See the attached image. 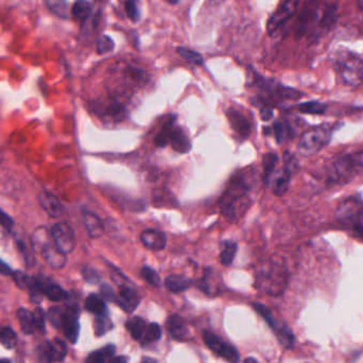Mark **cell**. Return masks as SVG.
Instances as JSON below:
<instances>
[{
	"label": "cell",
	"mask_w": 363,
	"mask_h": 363,
	"mask_svg": "<svg viewBox=\"0 0 363 363\" xmlns=\"http://www.w3.org/2000/svg\"><path fill=\"white\" fill-rule=\"evenodd\" d=\"M47 7L59 18L67 20L70 18V7L67 0H45Z\"/></svg>",
	"instance_id": "obj_32"
},
{
	"label": "cell",
	"mask_w": 363,
	"mask_h": 363,
	"mask_svg": "<svg viewBox=\"0 0 363 363\" xmlns=\"http://www.w3.org/2000/svg\"><path fill=\"white\" fill-rule=\"evenodd\" d=\"M170 5H178L180 3V0H167Z\"/></svg>",
	"instance_id": "obj_55"
},
{
	"label": "cell",
	"mask_w": 363,
	"mask_h": 363,
	"mask_svg": "<svg viewBox=\"0 0 363 363\" xmlns=\"http://www.w3.org/2000/svg\"><path fill=\"white\" fill-rule=\"evenodd\" d=\"M16 314H18V319L20 321L22 333H26V335H32L37 331L32 312H30L28 309L20 308L18 309Z\"/></svg>",
	"instance_id": "obj_29"
},
{
	"label": "cell",
	"mask_w": 363,
	"mask_h": 363,
	"mask_svg": "<svg viewBox=\"0 0 363 363\" xmlns=\"http://www.w3.org/2000/svg\"><path fill=\"white\" fill-rule=\"evenodd\" d=\"M116 348L113 344L105 346V348H100V350L93 352L92 354L87 357V362L91 363H103L107 361H111V359L115 356Z\"/></svg>",
	"instance_id": "obj_28"
},
{
	"label": "cell",
	"mask_w": 363,
	"mask_h": 363,
	"mask_svg": "<svg viewBox=\"0 0 363 363\" xmlns=\"http://www.w3.org/2000/svg\"><path fill=\"white\" fill-rule=\"evenodd\" d=\"M83 276H84L85 280L91 282V284H96V282H98L99 280H100L98 273L92 269H83Z\"/></svg>",
	"instance_id": "obj_49"
},
{
	"label": "cell",
	"mask_w": 363,
	"mask_h": 363,
	"mask_svg": "<svg viewBox=\"0 0 363 363\" xmlns=\"http://www.w3.org/2000/svg\"><path fill=\"white\" fill-rule=\"evenodd\" d=\"M68 348L65 342L61 339L47 341L39 346V359L47 362H60L65 360Z\"/></svg>",
	"instance_id": "obj_14"
},
{
	"label": "cell",
	"mask_w": 363,
	"mask_h": 363,
	"mask_svg": "<svg viewBox=\"0 0 363 363\" xmlns=\"http://www.w3.org/2000/svg\"><path fill=\"white\" fill-rule=\"evenodd\" d=\"M288 271L285 263L272 258L261 267L257 276L259 289L272 296L284 293L288 284Z\"/></svg>",
	"instance_id": "obj_2"
},
{
	"label": "cell",
	"mask_w": 363,
	"mask_h": 363,
	"mask_svg": "<svg viewBox=\"0 0 363 363\" xmlns=\"http://www.w3.org/2000/svg\"><path fill=\"white\" fill-rule=\"evenodd\" d=\"M115 49V43L109 35H103L97 42V53L100 55L111 53Z\"/></svg>",
	"instance_id": "obj_41"
},
{
	"label": "cell",
	"mask_w": 363,
	"mask_h": 363,
	"mask_svg": "<svg viewBox=\"0 0 363 363\" xmlns=\"http://www.w3.org/2000/svg\"><path fill=\"white\" fill-rule=\"evenodd\" d=\"M273 132H275L277 142L283 143L290 134L289 126L279 120V122H275L273 125Z\"/></svg>",
	"instance_id": "obj_43"
},
{
	"label": "cell",
	"mask_w": 363,
	"mask_h": 363,
	"mask_svg": "<svg viewBox=\"0 0 363 363\" xmlns=\"http://www.w3.org/2000/svg\"><path fill=\"white\" fill-rule=\"evenodd\" d=\"M236 254H237V244L232 241H224L222 246L221 254H220V260L225 267H230L234 262Z\"/></svg>",
	"instance_id": "obj_30"
},
{
	"label": "cell",
	"mask_w": 363,
	"mask_h": 363,
	"mask_svg": "<svg viewBox=\"0 0 363 363\" xmlns=\"http://www.w3.org/2000/svg\"><path fill=\"white\" fill-rule=\"evenodd\" d=\"M298 6H300V0H285L268 20V33L273 34L279 31L288 20L296 15Z\"/></svg>",
	"instance_id": "obj_10"
},
{
	"label": "cell",
	"mask_w": 363,
	"mask_h": 363,
	"mask_svg": "<svg viewBox=\"0 0 363 363\" xmlns=\"http://www.w3.org/2000/svg\"><path fill=\"white\" fill-rule=\"evenodd\" d=\"M335 217L341 227L363 240V201L361 199L350 197L340 203Z\"/></svg>",
	"instance_id": "obj_4"
},
{
	"label": "cell",
	"mask_w": 363,
	"mask_h": 363,
	"mask_svg": "<svg viewBox=\"0 0 363 363\" xmlns=\"http://www.w3.org/2000/svg\"><path fill=\"white\" fill-rule=\"evenodd\" d=\"M85 309L96 315L107 313V307L105 298L98 294H91L85 300Z\"/></svg>",
	"instance_id": "obj_27"
},
{
	"label": "cell",
	"mask_w": 363,
	"mask_h": 363,
	"mask_svg": "<svg viewBox=\"0 0 363 363\" xmlns=\"http://www.w3.org/2000/svg\"><path fill=\"white\" fill-rule=\"evenodd\" d=\"M0 343L8 350H13L18 343V336L11 327L0 329Z\"/></svg>",
	"instance_id": "obj_37"
},
{
	"label": "cell",
	"mask_w": 363,
	"mask_h": 363,
	"mask_svg": "<svg viewBox=\"0 0 363 363\" xmlns=\"http://www.w3.org/2000/svg\"><path fill=\"white\" fill-rule=\"evenodd\" d=\"M334 63L345 86L359 88L363 84V60L360 56L348 51H336Z\"/></svg>",
	"instance_id": "obj_3"
},
{
	"label": "cell",
	"mask_w": 363,
	"mask_h": 363,
	"mask_svg": "<svg viewBox=\"0 0 363 363\" xmlns=\"http://www.w3.org/2000/svg\"><path fill=\"white\" fill-rule=\"evenodd\" d=\"M126 15L133 22H138L140 18V11H138V0H126Z\"/></svg>",
	"instance_id": "obj_45"
},
{
	"label": "cell",
	"mask_w": 363,
	"mask_h": 363,
	"mask_svg": "<svg viewBox=\"0 0 363 363\" xmlns=\"http://www.w3.org/2000/svg\"><path fill=\"white\" fill-rule=\"evenodd\" d=\"M12 277H13L14 282H15L18 287L20 288V289H27V288H28L31 277H29V276L27 275V274H25L24 272H14Z\"/></svg>",
	"instance_id": "obj_46"
},
{
	"label": "cell",
	"mask_w": 363,
	"mask_h": 363,
	"mask_svg": "<svg viewBox=\"0 0 363 363\" xmlns=\"http://www.w3.org/2000/svg\"><path fill=\"white\" fill-rule=\"evenodd\" d=\"M359 5L361 6V7L363 8V0H358Z\"/></svg>",
	"instance_id": "obj_56"
},
{
	"label": "cell",
	"mask_w": 363,
	"mask_h": 363,
	"mask_svg": "<svg viewBox=\"0 0 363 363\" xmlns=\"http://www.w3.org/2000/svg\"><path fill=\"white\" fill-rule=\"evenodd\" d=\"M92 4L88 0H77L72 8V14L77 20H84L92 13Z\"/></svg>",
	"instance_id": "obj_31"
},
{
	"label": "cell",
	"mask_w": 363,
	"mask_h": 363,
	"mask_svg": "<svg viewBox=\"0 0 363 363\" xmlns=\"http://www.w3.org/2000/svg\"><path fill=\"white\" fill-rule=\"evenodd\" d=\"M32 314L33 319H34L35 329H37V331H44V329H45V314H44L43 309H35Z\"/></svg>",
	"instance_id": "obj_47"
},
{
	"label": "cell",
	"mask_w": 363,
	"mask_h": 363,
	"mask_svg": "<svg viewBox=\"0 0 363 363\" xmlns=\"http://www.w3.org/2000/svg\"><path fill=\"white\" fill-rule=\"evenodd\" d=\"M48 319L55 329H62L64 319V309L61 307H51L48 311Z\"/></svg>",
	"instance_id": "obj_40"
},
{
	"label": "cell",
	"mask_w": 363,
	"mask_h": 363,
	"mask_svg": "<svg viewBox=\"0 0 363 363\" xmlns=\"http://www.w3.org/2000/svg\"><path fill=\"white\" fill-rule=\"evenodd\" d=\"M115 302L122 310L126 311V313H132L140 305V298L134 289L121 286L119 293L116 295Z\"/></svg>",
	"instance_id": "obj_17"
},
{
	"label": "cell",
	"mask_w": 363,
	"mask_h": 363,
	"mask_svg": "<svg viewBox=\"0 0 363 363\" xmlns=\"http://www.w3.org/2000/svg\"><path fill=\"white\" fill-rule=\"evenodd\" d=\"M226 116L236 134H239L242 139L249 138L251 134V124L242 112L232 107L226 110Z\"/></svg>",
	"instance_id": "obj_16"
},
{
	"label": "cell",
	"mask_w": 363,
	"mask_h": 363,
	"mask_svg": "<svg viewBox=\"0 0 363 363\" xmlns=\"http://www.w3.org/2000/svg\"><path fill=\"white\" fill-rule=\"evenodd\" d=\"M249 361H256V360H255V359H253V358H249V359H246V362H249Z\"/></svg>",
	"instance_id": "obj_57"
},
{
	"label": "cell",
	"mask_w": 363,
	"mask_h": 363,
	"mask_svg": "<svg viewBox=\"0 0 363 363\" xmlns=\"http://www.w3.org/2000/svg\"><path fill=\"white\" fill-rule=\"evenodd\" d=\"M252 179L253 175L250 171L242 172L232 180L220 200L222 215L230 223L239 221L251 206Z\"/></svg>",
	"instance_id": "obj_1"
},
{
	"label": "cell",
	"mask_w": 363,
	"mask_h": 363,
	"mask_svg": "<svg viewBox=\"0 0 363 363\" xmlns=\"http://www.w3.org/2000/svg\"><path fill=\"white\" fill-rule=\"evenodd\" d=\"M279 163V157L277 153H270L263 157V172H265V182H269L270 178L275 174V167Z\"/></svg>",
	"instance_id": "obj_36"
},
{
	"label": "cell",
	"mask_w": 363,
	"mask_h": 363,
	"mask_svg": "<svg viewBox=\"0 0 363 363\" xmlns=\"http://www.w3.org/2000/svg\"><path fill=\"white\" fill-rule=\"evenodd\" d=\"M176 51H178L180 57L187 60L190 63L196 64V65H202L203 62H204V59H203L201 53L192 51V49H186V47H178Z\"/></svg>",
	"instance_id": "obj_39"
},
{
	"label": "cell",
	"mask_w": 363,
	"mask_h": 363,
	"mask_svg": "<svg viewBox=\"0 0 363 363\" xmlns=\"http://www.w3.org/2000/svg\"><path fill=\"white\" fill-rule=\"evenodd\" d=\"M55 246L64 253L70 254L76 248V236L74 230L66 223H57L51 230Z\"/></svg>",
	"instance_id": "obj_13"
},
{
	"label": "cell",
	"mask_w": 363,
	"mask_h": 363,
	"mask_svg": "<svg viewBox=\"0 0 363 363\" xmlns=\"http://www.w3.org/2000/svg\"><path fill=\"white\" fill-rule=\"evenodd\" d=\"M83 221L91 238H100L105 232V226L98 215L91 211H83Z\"/></svg>",
	"instance_id": "obj_23"
},
{
	"label": "cell",
	"mask_w": 363,
	"mask_h": 363,
	"mask_svg": "<svg viewBox=\"0 0 363 363\" xmlns=\"http://www.w3.org/2000/svg\"><path fill=\"white\" fill-rule=\"evenodd\" d=\"M126 326L128 333L132 336L133 339L136 340V341H142L148 324L142 317H134L128 319Z\"/></svg>",
	"instance_id": "obj_26"
},
{
	"label": "cell",
	"mask_w": 363,
	"mask_h": 363,
	"mask_svg": "<svg viewBox=\"0 0 363 363\" xmlns=\"http://www.w3.org/2000/svg\"><path fill=\"white\" fill-rule=\"evenodd\" d=\"M168 333L173 339L185 341L190 337V329L184 319L180 315L173 314L167 319Z\"/></svg>",
	"instance_id": "obj_21"
},
{
	"label": "cell",
	"mask_w": 363,
	"mask_h": 363,
	"mask_svg": "<svg viewBox=\"0 0 363 363\" xmlns=\"http://www.w3.org/2000/svg\"><path fill=\"white\" fill-rule=\"evenodd\" d=\"M0 225L8 230H11L14 226V221L12 217L1 209H0Z\"/></svg>",
	"instance_id": "obj_48"
},
{
	"label": "cell",
	"mask_w": 363,
	"mask_h": 363,
	"mask_svg": "<svg viewBox=\"0 0 363 363\" xmlns=\"http://www.w3.org/2000/svg\"><path fill=\"white\" fill-rule=\"evenodd\" d=\"M116 361H120V362H126V359L124 358V357H118V358H112L111 362H116Z\"/></svg>",
	"instance_id": "obj_53"
},
{
	"label": "cell",
	"mask_w": 363,
	"mask_h": 363,
	"mask_svg": "<svg viewBox=\"0 0 363 363\" xmlns=\"http://www.w3.org/2000/svg\"><path fill=\"white\" fill-rule=\"evenodd\" d=\"M298 109L302 113L322 115L326 112L327 106L320 101H307V103H301Z\"/></svg>",
	"instance_id": "obj_34"
},
{
	"label": "cell",
	"mask_w": 363,
	"mask_h": 363,
	"mask_svg": "<svg viewBox=\"0 0 363 363\" xmlns=\"http://www.w3.org/2000/svg\"><path fill=\"white\" fill-rule=\"evenodd\" d=\"M113 327L114 324L112 323L111 319H110L109 313L96 315L95 331H96L97 337H103L105 333H109Z\"/></svg>",
	"instance_id": "obj_35"
},
{
	"label": "cell",
	"mask_w": 363,
	"mask_h": 363,
	"mask_svg": "<svg viewBox=\"0 0 363 363\" xmlns=\"http://www.w3.org/2000/svg\"><path fill=\"white\" fill-rule=\"evenodd\" d=\"M39 201L41 208L46 211V213L49 217L58 219V217L63 215V205H62L60 199L58 198L57 196H55V195L51 194V193H41L39 196Z\"/></svg>",
	"instance_id": "obj_20"
},
{
	"label": "cell",
	"mask_w": 363,
	"mask_h": 363,
	"mask_svg": "<svg viewBox=\"0 0 363 363\" xmlns=\"http://www.w3.org/2000/svg\"><path fill=\"white\" fill-rule=\"evenodd\" d=\"M331 128L320 126L307 130L301 136L298 142V151L303 155H313L322 151L331 141Z\"/></svg>",
	"instance_id": "obj_8"
},
{
	"label": "cell",
	"mask_w": 363,
	"mask_h": 363,
	"mask_svg": "<svg viewBox=\"0 0 363 363\" xmlns=\"http://www.w3.org/2000/svg\"><path fill=\"white\" fill-rule=\"evenodd\" d=\"M107 114L112 120H121L126 115V109L119 103H113L107 107Z\"/></svg>",
	"instance_id": "obj_44"
},
{
	"label": "cell",
	"mask_w": 363,
	"mask_h": 363,
	"mask_svg": "<svg viewBox=\"0 0 363 363\" xmlns=\"http://www.w3.org/2000/svg\"><path fill=\"white\" fill-rule=\"evenodd\" d=\"M13 269H11L8 263L0 259V274L4 276H12L13 275Z\"/></svg>",
	"instance_id": "obj_51"
},
{
	"label": "cell",
	"mask_w": 363,
	"mask_h": 363,
	"mask_svg": "<svg viewBox=\"0 0 363 363\" xmlns=\"http://www.w3.org/2000/svg\"><path fill=\"white\" fill-rule=\"evenodd\" d=\"M363 171V151L342 155L334 161L329 167V182L331 184H344L354 179Z\"/></svg>",
	"instance_id": "obj_5"
},
{
	"label": "cell",
	"mask_w": 363,
	"mask_h": 363,
	"mask_svg": "<svg viewBox=\"0 0 363 363\" xmlns=\"http://www.w3.org/2000/svg\"><path fill=\"white\" fill-rule=\"evenodd\" d=\"M140 240L148 250H153V252L163 250L166 248V244H167L166 234L155 229L145 230L140 234Z\"/></svg>",
	"instance_id": "obj_18"
},
{
	"label": "cell",
	"mask_w": 363,
	"mask_h": 363,
	"mask_svg": "<svg viewBox=\"0 0 363 363\" xmlns=\"http://www.w3.org/2000/svg\"><path fill=\"white\" fill-rule=\"evenodd\" d=\"M192 281L184 275H170L166 278L165 286L172 293H180L192 287Z\"/></svg>",
	"instance_id": "obj_25"
},
{
	"label": "cell",
	"mask_w": 363,
	"mask_h": 363,
	"mask_svg": "<svg viewBox=\"0 0 363 363\" xmlns=\"http://www.w3.org/2000/svg\"><path fill=\"white\" fill-rule=\"evenodd\" d=\"M140 275H142V277L144 278L148 284L154 286V287H157V286L161 284V277H159V274H157L154 269H151V267H143V269H140Z\"/></svg>",
	"instance_id": "obj_42"
},
{
	"label": "cell",
	"mask_w": 363,
	"mask_h": 363,
	"mask_svg": "<svg viewBox=\"0 0 363 363\" xmlns=\"http://www.w3.org/2000/svg\"><path fill=\"white\" fill-rule=\"evenodd\" d=\"M37 280H39V287H41L44 295L49 298L51 302H60L67 300V292L55 282L43 277H39Z\"/></svg>",
	"instance_id": "obj_19"
},
{
	"label": "cell",
	"mask_w": 363,
	"mask_h": 363,
	"mask_svg": "<svg viewBox=\"0 0 363 363\" xmlns=\"http://www.w3.org/2000/svg\"><path fill=\"white\" fill-rule=\"evenodd\" d=\"M161 337V326L157 323H151L147 326L146 331H145L144 337H143V344L153 343V342L159 341Z\"/></svg>",
	"instance_id": "obj_38"
},
{
	"label": "cell",
	"mask_w": 363,
	"mask_h": 363,
	"mask_svg": "<svg viewBox=\"0 0 363 363\" xmlns=\"http://www.w3.org/2000/svg\"><path fill=\"white\" fill-rule=\"evenodd\" d=\"M253 308L257 311V313L261 315L265 319V323L271 327L272 331H275L279 339V343L286 348H291L294 344V336L289 327L283 323V321L277 319L275 314L272 313L268 307L260 302H254Z\"/></svg>",
	"instance_id": "obj_9"
},
{
	"label": "cell",
	"mask_w": 363,
	"mask_h": 363,
	"mask_svg": "<svg viewBox=\"0 0 363 363\" xmlns=\"http://www.w3.org/2000/svg\"><path fill=\"white\" fill-rule=\"evenodd\" d=\"M101 295H103V298H105V300H109V302H114L116 298L113 288L109 285H103V287H101Z\"/></svg>",
	"instance_id": "obj_50"
},
{
	"label": "cell",
	"mask_w": 363,
	"mask_h": 363,
	"mask_svg": "<svg viewBox=\"0 0 363 363\" xmlns=\"http://www.w3.org/2000/svg\"><path fill=\"white\" fill-rule=\"evenodd\" d=\"M260 117L261 120H265V122L271 120V118L273 117V110H272V108H263V109L260 110Z\"/></svg>",
	"instance_id": "obj_52"
},
{
	"label": "cell",
	"mask_w": 363,
	"mask_h": 363,
	"mask_svg": "<svg viewBox=\"0 0 363 363\" xmlns=\"http://www.w3.org/2000/svg\"><path fill=\"white\" fill-rule=\"evenodd\" d=\"M174 123H176V116H170L164 123L161 132L155 138V145L157 147H165L166 145L169 144L170 132H171Z\"/></svg>",
	"instance_id": "obj_33"
},
{
	"label": "cell",
	"mask_w": 363,
	"mask_h": 363,
	"mask_svg": "<svg viewBox=\"0 0 363 363\" xmlns=\"http://www.w3.org/2000/svg\"><path fill=\"white\" fill-rule=\"evenodd\" d=\"M64 335L72 344L78 341L80 333V323H79V309L77 306H68L64 309L63 324H62Z\"/></svg>",
	"instance_id": "obj_15"
},
{
	"label": "cell",
	"mask_w": 363,
	"mask_h": 363,
	"mask_svg": "<svg viewBox=\"0 0 363 363\" xmlns=\"http://www.w3.org/2000/svg\"><path fill=\"white\" fill-rule=\"evenodd\" d=\"M257 84L259 88L267 94L268 98L272 101H293V99H298L302 97V93L294 89L286 88V87L281 86L277 82H269L265 79L259 78L257 77Z\"/></svg>",
	"instance_id": "obj_11"
},
{
	"label": "cell",
	"mask_w": 363,
	"mask_h": 363,
	"mask_svg": "<svg viewBox=\"0 0 363 363\" xmlns=\"http://www.w3.org/2000/svg\"><path fill=\"white\" fill-rule=\"evenodd\" d=\"M292 172L287 167L275 174L273 178L272 190L277 196H283L289 189L290 180H291Z\"/></svg>",
	"instance_id": "obj_24"
},
{
	"label": "cell",
	"mask_w": 363,
	"mask_h": 363,
	"mask_svg": "<svg viewBox=\"0 0 363 363\" xmlns=\"http://www.w3.org/2000/svg\"><path fill=\"white\" fill-rule=\"evenodd\" d=\"M203 340H204L207 348L211 352L217 354L218 356L222 357L230 362H238L240 360L238 350L234 346L224 342L221 338L218 337L215 333H211V331H204L203 333Z\"/></svg>",
	"instance_id": "obj_12"
},
{
	"label": "cell",
	"mask_w": 363,
	"mask_h": 363,
	"mask_svg": "<svg viewBox=\"0 0 363 363\" xmlns=\"http://www.w3.org/2000/svg\"><path fill=\"white\" fill-rule=\"evenodd\" d=\"M169 143L172 148L178 153H187L192 149L190 139L186 136L184 130L176 123L173 124L170 132Z\"/></svg>",
	"instance_id": "obj_22"
},
{
	"label": "cell",
	"mask_w": 363,
	"mask_h": 363,
	"mask_svg": "<svg viewBox=\"0 0 363 363\" xmlns=\"http://www.w3.org/2000/svg\"><path fill=\"white\" fill-rule=\"evenodd\" d=\"M324 5V1L321 0H308L305 4L296 25V35L298 39L307 37L309 39L317 32L322 22Z\"/></svg>",
	"instance_id": "obj_7"
},
{
	"label": "cell",
	"mask_w": 363,
	"mask_h": 363,
	"mask_svg": "<svg viewBox=\"0 0 363 363\" xmlns=\"http://www.w3.org/2000/svg\"><path fill=\"white\" fill-rule=\"evenodd\" d=\"M211 5H219V4L223 3L224 0H209Z\"/></svg>",
	"instance_id": "obj_54"
},
{
	"label": "cell",
	"mask_w": 363,
	"mask_h": 363,
	"mask_svg": "<svg viewBox=\"0 0 363 363\" xmlns=\"http://www.w3.org/2000/svg\"><path fill=\"white\" fill-rule=\"evenodd\" d=\"M32 244L34 250L41 255L53 269H61L66 265V254H64L53 241L51 232L45 227H39L33 232Z\"/></svg>",
	"instance_id": "obj_6"
}]
</instances>
